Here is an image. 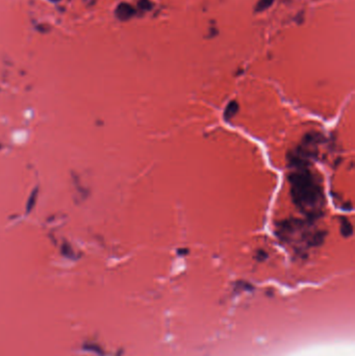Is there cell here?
I'll return each mask as SVG.
<instances>
[{
    "label": "cell",
    "mask_w": 355,
    "mask_h": 356,
    "mask_svg": "<svg viewBox=\"0 0 355 356\" xmlns=\"http://www.w3.org/2000/svg\"><path fill=\"white\" fill-rule=\"evenodd\" d=\"M291 183L293 196L299 207L310 213L318 212L322 208L323 193L309 172L296 171L291 178Z\"/></svg>",
    "instance_id": "1"
},
{
    "label": "cell",
    "mask_w": 355,
    "mask_h": 356,
    "mask_svg": "<svg viewBox=\"0 0 355 356\" xmlns=\"http://www.w3.org/2000/svg\"><path fill=\"white\" fill-rule=\"evenodd\" d=\"M135 14V10L128 4L126 3H122L120 4L117 9H116V16L118 19L122 20V21H126L129 20L130 18H132Z\"/></svg>",
    "instance_id": "2"
},
{
    "label": "cell",
    "mask_w": 355,
    "mask_h": 356,
    "mask_svg": "<svg viewBox=\"0 0 355 356\" xmlns=\"http://www.w3.org/2000/svg\"><path fill=\"white\" fill-rule=\"evenodd\" d=\"M274 3V0H259V3L255 6V12L261 13L268 10Z\"/></svg>",
    "instance_id": "3"
},
{
    "label": "cell",
    "mask_w": 355,
    "mask_h": 356,
    "mask_svg": "<svg viewBox=\"0 0 355 356\" xmlns=\"http://www.w3.org/2000/svg\"><path fill=\"white\" fill-rule=\"evenodd\" d=\"M137 7L142 11H150L152 9V3L150 0H139Z\"/></svg>",
    "instance_id": "4"
}]
</instances>
